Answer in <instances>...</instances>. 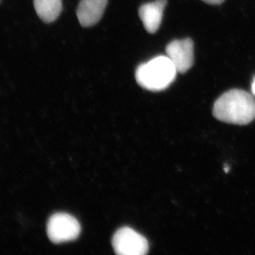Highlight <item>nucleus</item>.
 Returning <instances> with one entry per match:
<instances>
[{
  "mask_svg": "<svg viewBox=\"0 0 255 255\" xmlns=\"http://www.w3.org/2000/svg\"><path fill=\"white\" fill-rule=\"evenodd\" d=\"M213 114L225 123L246 125L255 119V98L244 90H230L216 101Z\"/></svg>",
  "mask_w": 255,
  "mask_h": 255,
  "instance_id": "f257e3e1",
  "label": "nucleus"
},
{
  "mask_svg": "<svg viewBox=\"0 0 255 255\" xmlns=\"http://www.w3.org/2000/svg\"><path fill=\"white\" fill-rule=\"evenodd\" d=\"M177 73L167 55H159L137 67L135 80L142 88L159 92L169 87L175 80Z\"/></svg>",
  "mask_w": 255,
  "mask_h": 255,
  "instance_id": "f03ea898",
  "label": "nucleus"
},
{
  "mask_svg": "<svg viewBox=\"0 0 255 255\" xmlns=\"http://www.w3.org/2000/svg\"><path fill=\"white\" fill-rule=\"evenodd\" d=\"M47 233L53 243L74 241L80 235V225L73 216L65 213H58L48 220Z\"/></svg>",
  "mask_w": 255,
  "mask_h": 255,
  "instance_id": "7ed1b4c3",
  "label": "nucleus"
},
{
  "mask_svg": "<svg viewBox=\"0 0 255 255\" xmlns=\"http://www.w3.org/2000/svg\"><path fill=\"white\" fill-rule=\"evenodd\" d=\"M112 246L117 254L142 255L148 251V243L143 236L132 228H120L114 234Z\"/></svg>",
  "mask_w": 255,
  "mask_h": 255,
  "instance_id": "20e7f679",
  "label": "nucleus"
},
{
  "mask_svg": "<svg viewBox=\"0 0 255 255\" xmlns=\"http://www.w3.org/2000/svg\"><path fill=\"white\" fill-rule=\"evenodd\" d=\"M166 53L178 73H186L194 65V42L191 38L170 42L166 47Z\"/></svg>",
  "mask_w": 255,
  "mask_h": 255,
  "instance_id": "39448f33",
  "label": "nucleus"
},
{
  "mask_svg": "<svg viewBox=\"0 0 255 255\" xmlns=\"http://www.w3.org/2000/svg\"><path fill=\"white\" fill-rule=\"evenodd\" d=\"M167 2V0H155L140 6L138 11L139 16L148 33H155L159 29Z\"/></svg>",
  "mask_w": 255,
  "mask_h": 255,
  "instance_id": "423d86ee",
  "label": "nucleus"
},
{
  "mask_svg": "<svg viewBox=\"0 0 255 255\" xmlns=\"http://www.w3.org/2000/svg\"><path fill=\"white\" fill-rule=\"evenodd\" d=\"M108 0H81L77 10L80 24L84 27L94 26L100 21Z\"/></svg>",
  "mask_w": 255,
  "mask_h": 255,
  "instance_id": "0eeeda50",
  "label": "nucleus"
},
{
  "mask_svg": "<svg viewBox=\"0 0 255 255\" xmlns=\"http://www.w3.org/2000/svg\"><path fill=\"white\" fill-rule=\"evenodd\" d=\"M33 4L38 16L46 23L55 21L63 9L62 0H33Z\"/></svg>",
  "mask_w": 255,
  "mask_h": 255,
  "instance_id": "6e6552de",
  "label": "nucleus"
},
{
  "mask_svg": "<svg viewBox=\"0 0 255 255\" xmlns=\"http://www.w3.org/2000/svg\"><path fill=\"white\" fill-rule=\"evenodd\" d=\"M204 2L210 4H220L224 1V0H202Z\"/></svg>",
  "mask_w": 255,
  "mask_h": 255,
  "instance_id": "1a4fd4ad",
  "label": "nucleus"
},
{
  "mask_svg": "<svg viewBox=\"0 0 255 255\" xmlns=\"http://www.w3.org/2000/svg\"><path fill=\"white\" fill-rule=\"evenodd\" d=\"M252 92L253 95L255 96V78L253 80V85H252Z\"/></svg>",
  "mask_w": 255,
  "mask_h": 255,
  "instance_id": "9d476101",
  "label": "nucleus"
}]
</instances>
